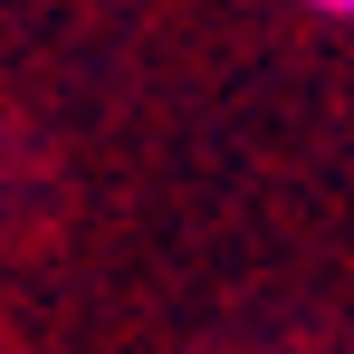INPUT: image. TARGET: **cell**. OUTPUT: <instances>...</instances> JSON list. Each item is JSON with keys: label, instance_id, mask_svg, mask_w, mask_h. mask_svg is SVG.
<instances>
[{"label": "cell", "instance_id": "6da1fadb", "mask_svg": "<svg viewBox=\"0 0 354 354\" xmlns=\"http://www.w3.org/2000/svg\"><path fill=\"white\" fill-rule=\"evenodd\" d=\"M306 10H326V19H345V29H354V0H306Z\"/></svg>", "mask_w": 354, "mask_h": 354}]
</instances>
